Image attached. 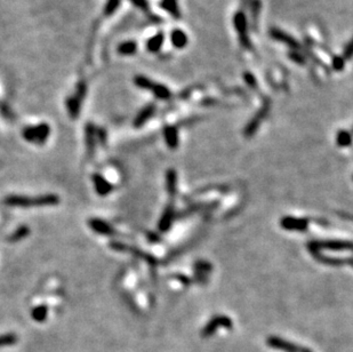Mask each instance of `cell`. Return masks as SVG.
Returning <instances> with one entry per match:
<instances>
[{
	"label": "cell",
	"mask_w": 353,
	"mask_h": 352,
	"mask_svg": "<svg viewBox=\"0 0 353 352\" xmlns=\"http://www.w3.org/2000/svg\"><path fill=\"white\" fill-rule=\"evenodd\" d=\"M281 226L286 230H296L303 231L307 229L308 220L305 219H295V218H285L281 221Z\"/></svg>",
	"instance_id": "obj_13"
},
{
	"label": "cell",
	"mask_w": 353,
	"mask_h": 352,
	"mask_svg": "<svg viewBox=\"0 0 353 352\" xmlns=\"http://www.w3.org/2000/svg\"><path fill=\"white\" fill-rule=\"evenodd\" d=\"M269 109H270V103L267 102L263 105L262 109L258 111L257 114H256L255 117L250 120V123L247 125V127L245 128L244 134L246 135V136H251V135L256 132V129L258 128L261 122H262L265 117H267V114L269 112Z\"/></svg>",
	"instance_id": "obj_9"
},
{
	"label": "cell",
	"mask_w": 353,
	"mask_h": 352,
	"mask_svg": "<svg viewBox=\"0 0 353 352\" xmlns=\"http://www.w3.org/2000/svg\"><path fill=\"white\" fill-rule=\"evenodd\" d=\"M220 326H225V327H230L231 326V320L229 319L228 317H216L213 319L209 324L207 325L206 328L204 330V335L208 336L213 334V332H214L217 327Z\"/></svg>",
	"instance_id": "obj_16"
},
{
	"label": "cell",
	"mask_w": 353,
	"mask_h": 352,
	"mask_svg": "<svg viewBox=\"0 0 353 352\" xmlns=\"http://www.w3.org/2000/svg\"><path fill=\"white\" fill-rule=\"evenodd\" d=\"M29 234H30V229H29V226L23 225V226H20L15 232H13L11 236H9L8 240L11 243H16V242H20V240L24 238H27Z\"/></svg>",
	"instance_id": "obj_22"
},
{
	"label": "cell",
	"mask_w": 353,
	"mask_h": 352,
	"mask_svg": "<svg viewBox=\"0 0 353 352\" xmlns=\"http://www.w3.org/2000/svg\"><path fill=\"white\" fill-rule=\"evenodd\" d=\"M134 83L136 84L137 87L142 89H147L152 91L154 96L160 100H169L172 98V93L165 85L154 83L144 76H136L134 78Z\"/></svg>",
	"instance_id": "obj_2"
},
{
	"label": "cell",
	"mask_w": 353,
	"mask_h": 352,
	"mask_svg": "<svg viewBox=\"0 0 353 352\" xmlns=\"http://www.w3.org/2000/svg\"><path fill=\"white\" fill-rule=\"evenodd\" d=\"M248 7L250 12L251 24H253V28L257 29L258 16H260L261 9H262V3H261V0H249Z\"/></svg>",
	"instance_id": "obj_17"
},
{
	"label": "cell",
	"mask_w": 353,
	"mask_h": 352,
	"mask_svg": "<svg viewBox=\"0 0 353 352\" xmlns=\"http://www.w3.org/2000/svg\"><path fill=\"white\" fill-rule=\"evenodd\" d=\"M233 26L238 32L240 45L246 50H250L251 42L249 40L248 36V24H247V16L244 13V11H239L234 14L233 16Z\"/></svg>",
	"instance_id": "obj_4"
},
{
	"label": "cell",
	"mask_w": 353,
	"mask_h": 352,
	"mask_svg": "<svg viewBox=\"0 0 353 352\" xmlns=\"http://www.w3.org/2000/svg\"><path fill=\"white\" fill-rule=\"evenodd\" d=\"M343 59L345 61L347 60H351L353 57V38L352 39L347 42V45L345 46L344 51H343V55H342Z\"/></svg>",
	"instance_id": "obj_31"
},
{
	"label": "cell",
	"mask_w": 353,
	"mask_h": 352,
	"mask_svg": "<svg viewBox=\"0 0 353 352\" xmlns=\"http://www.w3.org/2000/svg\"><path fill=\"white\" fill-rule=\"evenodd\" d=\"M270 36H271V38H273L274 40H277L279 42H283V44L288 46L289 48H292L293 51L299 50V44L297 42V40L295 39V38H293L292 36H289L288 33H286L283 30H280V29H277V28L270 29Z\"/></svg>",
	"instance_id": "obj_8"
},
{
	"label": "cell",
	"mask_w": 353,
	"mask_h": 352,
	"mask_svg": "<svg viewBox=\"0 0 353 352\" xmlns=\"http://www.w3.org/2000/svg\"><path fill=\"white\" fill-rule=\"evenodd\" d=\"M23 137L28 142L35 144H43L51 134V127L46 123L39 124L38 126H30L23 129Z\"/></svg>",
	"instance_id": "obj_3"
},
{
	"label": "cell",
	"mask_w": 353,
	"mask_h": 352,
	"mask_svg": "<svg viewBox=\"0 0 353 352\" xmlns=\"http://www.w3.org/2000/svg\"><path fill=\"white\" fill-rule=\"evenodd\" d=\"M173 218H174V209H173V206L169 205L165 209V212H163L160 223H159V229H160V231H166L169 229V226H171L172 224Z\"/></svg>",
	"instance_id": "obj_20"
},
{
	"label": "cell",
	"mask_w": 353,
	"mask_h": 352,
	"mask_svg": "<svg viewBox=\"0 0 353 352\" xmlns=\"http://www.w3.org/2000/svg\"><path fill=\"white\" fill-rule=\"evenodd\" d=\"M288 56H289V59L294 62H296L297 64L305 63V57H304L302 54H299L298 51H291L288 53Z\"/></svg>",
	"instance_id": "obj_30"
},
{
	"label": "cell",
	"mask_w": 353,
	"mask_h": 352,
	"mask_svg": "<svg viewBox=\"0 0 353 352\" xmlns=\"http://www.w3.org/2000/svg\"><path fill=\"white\" fill-rule=\"evenodd\" d=\"M16 342H17V336L15 334H13V333L0 335V348H3V346L14 345Z\"/></svg>",
	"instance_id": "obj_28"
},
{
	"label": "cell",
	"mask_w": 353,
	"mask_h": 352,
	"mask_svg": "<svg viewBox=\"0 0 353 352\" xmlns=\"http://www.w3.org/2000/svg\"><path fill=\"white\" fill-rule=\"evenodd\" d=\"M48 315V309L46 306H39V307H36L33 310L31 311V317L32 319L37 321V322H42L46 320Z\"/></svg>",
	"instance_id": "obj_24"
},
{
	"label": "cell",
	"mask_w": 353,
	"mask_h": 352,
	"mask_svg": "<svg viewBox=\"0 0 353 352\" xmlns=\"http://www.w3.org/2000/svg\"><path fill=\"white\" fill-rule=\"evenodd\" d=\"M60 202L59 196L45 195L38 196L35 198L22 196H9L5 199V204L11 207H21V208H30V207H47L55 206Z\"/></svg>",
	"instance_id": "obj_1"
},
{
	"label": "cell",
	"mask_w": 353,
	"mask_h": 352,
	"mask_svg": "<svg viewBox=\"0 0 353 352\" xmlns=\"http://www.w3.org/2000/svg\"><path fill=\"white\" fill-rule=\"evenodd\" d=\"M154 111H156V105L153 103H150L148 104L147 107H144L141 111H139V113L136 115V118L134 119V127L139 128L142 127L144 124H146L148 120L151 118V115L154 113Z\"/></svg>",
	"instance_id": "obj_12"
},
{
	"label": "cell",
	"mask_w": 353,
	"mask_h": 352,
	"mask_svg": "<svg viewBox=\"0 0 353 352\" xmlns=\"http://www.w3.org/2000/svg\"><path fill=\"white\" fill-rule=\"evenodd\" d=\"M93 182L95 190L101 197L108 196L111 191H112V184L110 182H108L105 178L100 175V174H94L93 175Z\"/></svg>",
	"instance_id": "obj_11"
},
{
	"label": "cell",
	"mask_w": 353,
	"mask_h": 352,
	"mask_svg": "<svg viewBox=\"0 0 353 352\" xmlns=\"http://www.w3.org/2000/svg\"><path fill=\"white\" fill-rule=\"evenodd\" d=\"M88 225L90 229L95 231L96 233L103 234V236H113L115 234V231L113 230L112 226L109 223H106L105 221L100 219H91L88 221Z\"/></svg>",
	"instance_id": "obj_10"
},
{
	"label": "cell",
	"mask_w": 353,
	"mask_h": 352,
	"mask_svg": "<svg viewBox=\"0 0 353 352\" xmlns=\"http://www.w3.org/2000/svg\"><path fill=\"white\" fill-rule=\"evenodd\" d=\"M86 93H87V86L84 81H81V83L78 84V87H77L75 96H71V98L66 100V109L71 118H74V119L78 118L80 110H81V103H83Z\"/></svg>",
	"instance_id": "obj_5"
},
{
	"label": "cell",
	"mask_w": 353,
	"mask_h": 352,
	"mask_svg": "<svg viewBox=\"0 0 353 352\" xmlns=\"http://www.w3.org/2000/svg\"><path fill=\"white\" fill-rule=\"evenodd\" d=\"M187 36L184 31H182L181 29H175L171 32V42L174 47L176 48H184L187 45Z\"/></svg>",
	"instance_id": "obj_15"
},
{
	"label": "cell",
	"mask_w": 353,
	"mask_h": 352,
	"mask_svg": "<svg viewBox=\"0 0 353 352\" xmlns=\"http://www.w3.org/2000/svg\"><path fill=\"white\" fill-rule=\"evenodd\" d=\"M244 79L246 83H247V85L249 86V87L251 88H257V81H256L255 79V77L250 74V72H246V74H244Z\"/></svg>",
	"instance_id": "obj_32"
},
{
	"label": "cell",
	"mask_w": 353,
	"mask_h": 352,
	"mask_svg": "<svg viewBox=\"0 0 353 352\" xmlns=\"http://www.w3.org/2000/svg\"><path fill=\"white\" fill-rule=\"evenodd\" d=\"M163 41H165V36H163V33L159 32L157 33L156 36H153L150 38L147 42V47L149 52L151 53H157L160 51L161 46L163 45Z\"/></svg>",
	"instance_id": "obj_19"
},
{
	"label": "cell",
	"mask_w": 353,
	"mask_h": 352,
	"mask_svg": "<svg viewBox=\"0 0 353 352\" xmlns=\"http://www.w3.org/2000/svg\"><path fill=\"white\" fill-rule=\"evenodd\" d=\"M161 8L168 12L174 18H181V11L177 0H161Z\"/></svg>",
	"instance_id": "obj_18"
},
{
	"label": "cell",
	"mask_w": 353,
	"mask_h": 352,
	"mask_svg": "<svg viewBox=\"0 0 353 352\" xmlns=\"http://www.w3.org/2000/svg\"><path fill=\"white\" fill-rule=\"evenodd\" d=\"M332 67L335 71H342L345 67V60L342 56H335L332 61Z\"/></svg>",
	"instance_id": "obj_29"
},
{
	"label": "cell",
	"mask_w": 353,
	"mask_h": 352,
	"mask_svg": "<svg viewBox=\"0 0 353 352\" xmlns=\"http://www.w3.org/2000/svg\"><path fill=\"white\" fill-rule=\"evenodd\" d=\"M110 247L112 248L113 250H115V252H124V253H130V254H133V255H135V256L144 259V260H146V261H148L149 263H151V264H154V263L157 262V261H156V259L152 257L151 255L143 253V252H141V250H139V249L134 248V247H132V246H128V245L123 244V243L112 242V243H110Z\"/></svg>",
	"instance_id": "obj_6"
},
{
	"label": "cell",
	"mask_w": 353,
	"mask_h": 352,
	"mask_svg": "<svg viewBox=\"0 0 353 352\" xmlns=\"http://www.w3.org/2000/svg\"><path fill=\"white\" fill-rule=\"evenodd\" d=\"M95 136H96V127L91 123H88L85 127V138H86L87 150H88V153L90 154V156H93V153L95 151V146H96Z\"/></svg>",
	"instance_id": "obj_14"
},
{
	"label": "cell",
	"mask_w": 353,
	"mask_h": 352,
	"mask_svg": "<svg viewBox=\"0 0 353 352\" xmlns=\"http://www.w3.org/2000/svg\"><path fill=\"white\" fill-rule=\"evenodd\" d=\"M96 134H98L99 141L104 146L105 142L108 141V135H106V132L103 128H96Z\"/></svg>",
	"instance_id": "obj_33"
},
{
	"label": "cell",
	"mask_w": 353,
	"mask_h": 352,
	"mask_svg": "<svg viewBox=\"0 0 353 352\" xmlns=\"http://www.w3.org/2000/svg\"><path fill=\"white\" fill-rule=\"evenodd\" d=\"M248 3H249V0H241V4H243V7L244 8L246 6H248Z\"/></svg>",
	"instance_id": "obj_34"
},
{
	"label": "cell",
	"mask_w": 353,
	"mask_h": 352,
	"mask_svg": "<svg viewBox=\"0 0 353 352\" xmlns=\"http://www.w3.org/2000/svg\"><path fill=\"white\" fill-rule=\"evenodd\" d=\"M163 135H165V139L168 144L169 148H176L178 143V135L177 129L175 127L168 126L163 129Z\"/></svg>",
	"instance_id": "obj_21"
},
{
	"label": "cell",
	"mask_w": 353,
	"mask_h": 352,
	"mask_svg": "<svg viewBox=\"0 0 353 352\" xmlns=\"http://www.w3.org/2000/svg\"><path fill=\"white\" fill-rule=\"evenodd\" d=\"M311 253H318L319 249L328 248L333 250L341 249H353V244L349 242H313L308 246Z\"/></svg>",
	"instance_id": "obj_7"
},
{
	"label": "cell",
	"mask_w": 353,
	"mask_h": 352,
	"mask_svg": "<svg viewBox=\"0 0 353 352\" xmlns=\"http://www.w3.org/2000/svg\"><path fill=\"white\" fill-rule=\"evenodd\" d=\"M137 51V44L135 41H125L118 47V53L122 55H133Z\"/></svg>",
	"instance_id": "obj_23"
},
{
	"label": "cell",
	"mask_w": 353,
	"mask_h": 352,
	"mask_svg": "<svg viewBox=\"0 0 353 352\" xmlns=\"http://www.w3.org/2000/svg\"><path fill=\"white\" fill-rule=\"evenodd\" d=\"M352 143V135L346 131H341L337 134V144L340 147H347Z\"/></svg>",
	"instance_id": "obj_26"
},
{
	"label": "cell",
	"mask_w": 353,
	"mask_h": 352,
	"mask_svg": "<svg viewBox=\"0 0 353 352\" xmlns=\"http://www.w3.org/2000/svg\"><path fill=\"white\" fill-rule=\"evenodd\" d=\"M166 184H167V191L171 196H174L176 192V174L175 172L169 170L166 175Z\"/></svg>",
	"instance_id": "obj_25"
},
{
	"label": "cell",
	"mask_w": 353,
	"mask_h": 352,
	"mask_svg": "<svg viewBox=\"0 0 353 352\" xmlns=\"http://www.w3.org/2000/svg\"><path fill=\"white\" fill-rule=\"evenodd\" d=\"M120 3H122V0H108L104 7V15L105 16L112 15V14L117 11L118 7L120 6Z\"/></svg>",
	"instance_id": "obj_27"
}]
</instances>
